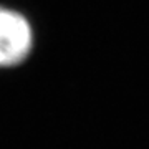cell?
<instances>
[{
  "label": "cell",
  "instance_id": "1",
  "mask_svg": "<svg viewBox=\"0 0 149 149\" xmlns=\"http://www.w3.org/2000/svg\"><path fill=\"white\" fill-rule=\"evenodd\" d=\"M32 47V30L22 15L0 8V66L20 61Z\"/></svg>",
  "mask_w": 149,
  "mask_h": 149
}]
</instances>
